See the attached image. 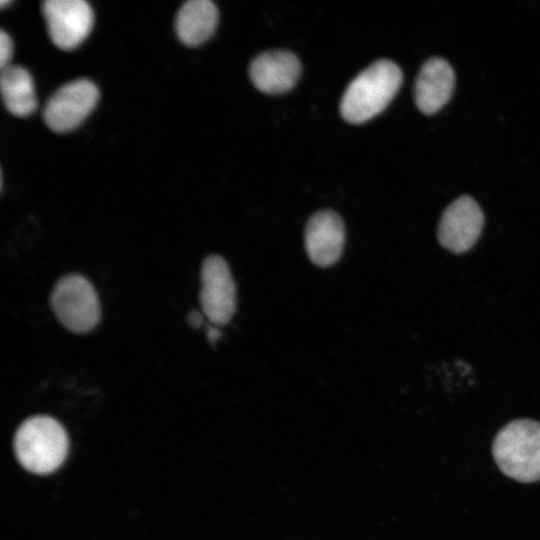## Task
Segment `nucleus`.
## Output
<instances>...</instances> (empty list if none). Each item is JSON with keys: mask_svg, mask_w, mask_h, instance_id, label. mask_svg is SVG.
<instances>
[{"mask_svg": "<svg viewBox=\"0 0 540 540\" xmlns=\"http://www.w3.org/2000/svg\"><path fill=\"white\" fill-rule=\"evenodd\" d=\"M13 450L18 463L28 472L48 475L66 461L70 438L65 427L48 415H34L16 429Z\"/></svg>", "mask_w": 540, "mask_h": 540, "instance_id": "obj_1", "label": "nucleus"}, {"mask_svg": "<svg viewBox=\"0 0 540 540\" xmlns=\"http://www.w3.org/2000/svg\"><path fill=\"white\" fill-rule=\"evenodd\" d=\"M402 72L392 61L382 59L361 71L347 86L340 113L353 124L366 122L383 111L402 83Z\"/></svg>", "mask_w": 540, "mask_h": 540, "instance_id": "obj_2", "label": "nucleus"}, {"mask_svg": "<svg viewBox=\"0 0 540 540\" xmlns=\"http://www.w3.org/2000/svg\"><path fill=\"white\" fill-rule=\"evenodd\" d=\"M492 453L499 469L523 483L540 480V422L517 419L496 434Z\"/></svg>", "mask_w": 540, "mask_h": 540, "instance_id": "obj_3", "label": "nucleus"}, {"mask_svg": "<svg viewBox=\"0 0 540 540\" xmlns=\"http://www.w3.org/2000/svg\"><path fill=\"white\" fill-rule=\"evenodd\" d=\"M51 307L68 330L84 334L101 318V308L93 285L83 276L69 274L58 280L51 293Z\"/></svg>", "mask_w": 540, "mask_h": 540, "instance_id": "obj_4", "label": "nucleus"}, {"mask_svg": "<svg viewBox=\"0 0 540 540\" xmlns=\"http://www.w3.org/2000/svg\"><path fill=\"white\" fill-rule=\"evenodd\" d=\"M202 312L216 326L227 324L236 310V286L227 262L218 255L207 257L201 267Z\"/></svg>", "mask_w": 540, "mask_h": 540, "instance_id": "obj_5", "label": "nucleus"}, {"mask_svg": "<svg viewBox=\"0 0 540 540\" xmlns=\"http://www.w3.org/2000/svg\"><path fill=\"white\" fill-rule=\"evenodd\" d=\"M99 91L91 81L77 79L57 89L44 108V120L55 132L76 128L94 109Z\"/></svg>", "mask_w": 540, "mask_h": 540, "instance_id": "obj_6", "label": "nucleus"}, {"mask_svg": "<svg viewBox=\"0 0 540 540\" xmlns=\"http://www.w3.org/2000/svg\"><path fill=\"white\" fill-rule=\"evenodd\" d=\"M484 221L478 203L469 196H461L444 210L437 229L438 241L452 253L467 252L479 239Z\"/></svg>", "mask_w": 540, "mask_h": 540, "instance_id": "obj_7", "label": "nucleus"}, {"mask_svg": "<svg viewBox=\"0 0 540 540\" xmlns=\"http://www.w3.org/2000/svg\"><path fill=\"white\" fill-rule=\"evenodd\" d=\"M42 11L51 40L64 50L77 47L93 26L92 8L84 0H47Z\"/></svg>", "mask_w": 540, "mask_h": 540, "instance_id": "obj_8", "label": "nucleus"}, {"mask_svg": "<svg viewBox=\"0 0 540 540\" xmlns=\"http://www.w3.org/2000/svg\"><path fill=\"white\" fill-rule=\"evenodd\" d=\"M345 228L340 216L322 210L310 217L305 228V247L310 260L319 267L335 264L343 252Z\"/></svg>", "mask_w": 540, "mask_h": 540, "instance_id": "obj_9", "label": "nucleus"}, {"mask_svg": "<svg viewBox=\"0 0 540 540\" xmlns=\"http://www.w3.org/2000/svg\"><path fill=\"white\" fill-rule=\"evenodd\" d=\"M301 74V63L291 52L273 50L259 54L249 67L254 86L266 94H281L290 90Z\"/></svg>", "mask_w": 540, "mask_h": 540, "instance_id": "obj_10", "label": "nucleus"}, {"mask_svg": "<svg viewBox=\"0 0 540 540\" xmlns=\"http://www.w3.org/2000/svg\"><path fill=\"white\" fill-rule=\"evenodd\" d=\"M455 76L450 64L433 57L421 67L414 84V100L424 114H434L450 99Z\"/></svg>", "mask_w": 540, "mask_h": 540, "instance_id": "obj_11", "label": "nucleus"}, {"mask_svg": "<svg viewBox=\"0 0 540 540\" xmlns=\"http://www.w3.org/2000/svg\"><path fill=\"white\" fill-rule=\"evenodd\" d=\"M218 9L210 0H190L182 5L176 17V32L186 45L205 42L218 23Z\"/></svg>", "mask_w": 540, "mask_h": 540, "instance_id": "obj_12", "label": "nucleus"}, {"mask_svg": "<svg viewBox=\"0 0 540 540\" xmlns=\"http://www.w3.org/2000/svg\"><path fill=\"white\" fill-rule=\"evenodd\" d=\"M0 91L6 109L20 117L32 114L37 107L34 83L30 73L21 66L1 69Z\"/></svg>", "mask_w": 540, "mask_h": 540, "instance_id": "obj_13", "label": "nucleus"}, {"mask_svg": "<svg viewBox=\"0 0 540 540\" xmlns=\"http://www.w3.org/2000/svg\"><path fill=\"white\" fill-rule=\"evenodd\" d=\"M13 54L11 37L3 30L0 31V68L7 67Z\"/></svg>", "mask_w": 540, "mask_h": 540, "instance_id": "obj_14", "label": "nucleus"}, {"mask_svg": "<svg viewBox=\"0 0 540 540\" xmlns=\"http://www.w3.org/2000/svg\"><path fill=\"white\" fill-rule=\"evenodd\" d=\"M203 315L204 313H201L197 310L191 311L187 317L189 324L194 328L201 327L204 322Z\"/></svg>", "mask_w": 540, "mask_h": 540, "instance_id": "obj_15", "label": "nucleus"}, {"mask_svg": "<svg viewBox=\"0 0 540 540\" xmlns=\"http://www.w3.org/2000/svg\"><path fill=\"white\" fill-rule=\"evenodd\" d=\"M206 335L210 343H215L221 337V331L216 325L209 326L207 327Z\"/></svg>", "mask_w": 540, "mask_h": 540, "instance_id": "obj_16", "label": "nucleus"}, {"mask_svg": "<svg viewBox=\"0 0 540 540\" xmlns=\"http://www.w3.org/2000/svg\"><path fill=\"white\" fill-rule=\"evenodd\" d=\"M9 4V1L8 0H1L0 1V5L2 8H4L5 5Z\"/></svg>", "mask_w": 540, "mask_h": 540, "instance_id": "obj_17", "label": "nucleus"}]
</instances>
